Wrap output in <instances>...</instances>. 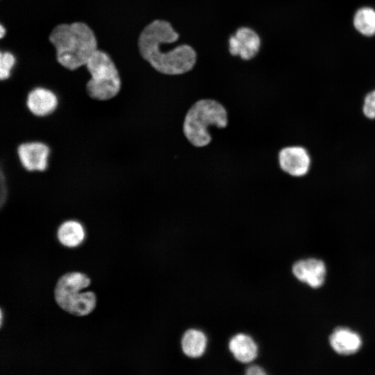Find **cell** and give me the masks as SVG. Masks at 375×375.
<instances>
[{
    "instance_id": "7c38bea8",
    "label": "cell",
    "mask_w": 375,
    "mask_h": 375,
    "mask_svg": "<svg viewBox=\"0 0 375 375\" xmlns=\"http://www.w3.org/2000/svg\"><path fill=\"white\" fill-rule=\"evenodd\" d=\"M208 339L203 331L191 328L187 329L180 339L183 353L189 358L197 359L203 357L208 347Z\"/></svg>"
},
{
    "instance_id": "2e32d148",
    "label": "cell",
    "mask_w": 375,
    "mask_h": 375,
    "mask_svg": "<svg viewBox=\"0 0 375 375\" xmlns=\"http://www.w3.org/2000/svg\"><path fill=\"white\" fill-rule=\"evenodd\" d=\"M16 62L15 57L9 51L1 52L0 53V78L8 79L11 74L12 69Z\"/></svg>"
},
{
    "instance_id": "4fadbf2b",
    "label": "cell",
    "mask_w": 375,
    "mask_h": 375,
    "mask_svg": "<svg viewBox=\"0 0 375 375\" xmlns=\"http://www.w3.org/2000/svg\"><path fill=\"white\" fill-rule=\"evenodd\" d=\"M329 342L333 349L341 355L353 354L362 345L360 336L346 327L335 329L329 337Z\"/></svg>"
},
{
    "instance_id": "ba28073f",
    "label": "cell",
    "mask_w": 375,
    "mask_h": 375,
    "mask_svg": "<svg viewBox=\"0 0 375 375\" xmlns=\"http://www.w3.org/2000/svg\"><path fill=\"white\" fill-rule=\"evenodd\" d=\"M278 158L280 168L294 177L306 175L311 165L310 154L301 146H290L281 149Z\"/></svg>"
},
{
    "instance_id": "277c9868",
    "label": "cell",
    "mask_w": 375,
    "mask_h": 375,
    "mask_svg": "<svg viewBox=\"0 0 375 375\" xmlns=\"http://www.w3.org/2000/svg\"><path fill=\"white\" fill-rule=\"evenodd\" d=\"M90 278L78 272H68L58 280L54 289L57 304L75 316H85L95 308L97 297L91 291L83 292L90 285Z\"/></svg>"
},
{
    "instance_id": "9c48e42d",
    "label": "cell",
    "mask_w": 375,
    "mask_h": 375,
    "mask_svg": "<svg viewBox=\"0 0 375 375\" xmlns=\"http://www.w3.org/2000/svg\"><path fill=\"white\" fill-rule=\"evenodd\" d=\"M227 347L233 358L244 365L255 362L259 356L258 343L252 336L245 333L233 335L228 340Z\"/></svg>"
},
{
    "instance_id": "6da1fadb",
    "label": "cell",
    "mask_w": 375,
    "mask_h": 375,
    "mask_svg": "<svg viewBox=\"0 0 375 375\" xmlns=\"http://www.w3.org/2000/svg\"><path fill=\"white\" fill-rule=\"evenodd\" d=\"M178 33L165 20L156 19L140 32L138 46L140 56L156 71L165 75H180L193 69L197 61L195 50L188 44H181L164 50V42H176Z\"/></svg>"
},
{
    "instance_id": "30bf717a",
    "label": "cell",
    "mask_w": 375,
    "mask_h": 375,
    "mask_svg": "<svg viewBox=\"0 0 375 375\" xmlns=\"http://www.w3.org/2000/svg\"><path fill=\"white\" fill-rule=\"evenodd\" d=\"M26 106L36 117H47L53 113L58 106V99L52 90L42 87L31 90L26 98Z\"/></svg>"
},
{
    "instance_id": "d6986e66",
    "label": "cell",
    "mask_w": 375,
    "mask_h": 375,
    "mask_svg": "<svg viewBox=\"0 0 375 375\" xmlns=\"http://www.w3.org/2000/svg\"><path fill=\"white\" fill-rule=\"evenodd\" d=\"M5 31H6V30L4 29L3 26L2 25H1V26H0V37H1V38H2L3 37Z\"/></svg>"
},
{
    "instance_id": "52a82bcc",
    "label": "cell",
    "mask_w": 375,
    "mask_h": 375,
    "mask_svg": "<svg viewBox=\"0 0 375 375\" xmlns=\"http://www.w3.org/2000/svg\"><path fill=\"white\" fill-rule=\"evenodd\" d=\"M17 153L21 165L26 171L44 172L48 167L50 148L44 142H24L18 146Z\"/></svg>"
},
{
    "instance_id": "8992f818",
    "label": "cell",
    "mask_w": 375,
    "mask_h": 375,
    "mask_svg": "<svg viewBox=\"0 0 375 375\" xmlns=\"http://www.w3.org/2000/svg\"><path fill=\"white\" fill-rule=\"evenodd\" d=\"M261 40L258 34L249 27H240L228 39V51L242 60L253 59L260 51Z\"/></svg>"
},
{
    "instance_id": "8fae6325",
    "label": "cell",
    "mask_w": 375,
    "mask_h": 375,
    "mask_svg": "<svg viewBox=\"0 0 375 375\" xmlns=\"http://www.w3.org/2000/svg\"><path fill=\"white\" fill-rule=\"evenodd\" d=\"M292 272L301 282L317 288L324 283L326 266L321 260L308 258L295 262L292 267Z\"/></svg>"
},
{
    "instance_id": "9a60e30c",
    "label": "cell",
    "mask_w": 375,
    "mask_h": 375,
    "mask_svg": "<svg viewBox=\"0 0 375 375\" xmlns=\"http://www.w3.org/2000/svg\"><path fill=\"white\" fill-rule=\"evenodd\" d=\"M354 28L365 36L375 35V10L370 7L358 9L353 19Z\"/></svg>"
},
{
    "instance_id": "7a4b0ae2",
    "label": "cell",
    "mask_w": 375,
    "mask_h": 375,
    "mask_svg": "<svg viewBox=\"0 0 375 375\" xmlns=\"http://www.w3.org/2000/svg\"><path fill=\"white\" fill-rule=\"evenodd\" d=\"M49 40L56 49L57 62L70 71L85 66L98 49L94 33L81 22L58 24L51 30Z\"/></svg>"
},
{
    "instance_id": "3957f363",
    "label": "cell",
    "mask_w": 375,
    "mask_h": 375,
    "mask_svg": "<svg viewBox=\"0 0 375 375\" xmlns=\"http://www.w3.org/2000/svg\"><path fill=\"white\" fill-rule=\"evenodd\" d=\"M227 124L228 114L224 106L216 100L204 99L196 101L189 108L184 118L183 131L191 144L203 147L211 142L210 126L222 128Z\"/></svg>"
},
{
    "instance_id": "5bb4252c",
    "label": "cell",
    "mask_w": 375,
    "mask_h": 375,
    "mask_svg": "<svg viewBox=\"0 0 375 375\" xmlns=\"http://www.w3.org/2000/svg\"><path fill=\"white\" fill-rule=\"evenodd\" d=\"M57 237L62 245L67 247H76L84 240V228L81 224L76 221H67L59 226Z\"/></svg>"
},
{
    "instance_id": "ac0fdd59",
    "label": "cell",
    "mask_w": 375,
    "mask_h": 375,
    "mask_svg": "<svg viewBox=\"0 0 375 375\" xmlns=\"http://www.w3.org/2000/svg\"><path fill=\"white\" fill-rule=\"evenodd\" d=\"M243 375H270L265 367L257 362L246 365Z\"/></svg>"
},
{
    "instance_id": "5b68a950",
    "label": "cell",
    "mask_w": 375,
    "mask_h": 375,
    "mask_svg": "<svg viewBox=\"0 0 375 375\" xmlns=\"http://www.w3.org/2000/svg\"><path fill=\"white\" fill-rule=\"evenodd\" d=\"M85 66L90 75L85 90L91 99L108 101L119 94L121 78L115 64L106 52L97 49Z\"/></svg>"
},
{
    "instance_id": "e0dca14e",
    "label": "cell",
    "mask_w": 375,
    "mask_h": 375,
    "mask_svg": "<svg viewBox=\"0 0 375 375\" xmlns=\"http://www.w3.org/2000/svg\"><path fill=\"white\" fill-rule=\"evenodd\" d=\"M362 112L367 118L375 119V90L369 92L365 97Z\"/></svg>"
}]
</instances>
